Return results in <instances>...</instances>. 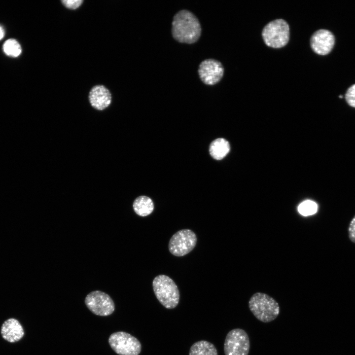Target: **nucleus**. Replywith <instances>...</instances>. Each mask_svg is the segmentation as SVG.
<instances>
[{
  "label": "nucleus",
  "mask_w": 355,
  "mask_h": 355,
  "mask_svg": "<svg viewBox=\"0 0 355 355\" xmlns=\"http://www.w3.org/2000/svg\"><path fill=\"white\" fill-rule=\"evenodd\" d=\"M201 26L196 16L191 11L183 9L178 12L172 23V34L180 43L196 42L201 35Z\"/></svg>",
  "instance_id": "nucleus-1"
},
{
  "label": "nucleus",
  "mask_w": 355,
  "mask_h": 355,
  "mask_svg": "<svg viewBox=\"0 0 355 355\" xmlns=\"http://www.w3.org/2000/svg\"><path fill=\"white\" fill-rule=\"evenodd\" d=\"M248 307L254 317L264 323L275 320L280 312L279 305L276 300L269 295L260 292H256L251 296L248 301Z\"/></svg>",
  "instance_id": "nucleus-2"
},
{
  "label": "nucleus",
  "mask_w": 355,
  "mask_h": 355,
  "mask_svg": "<svg viewBox=\"0 0 355 355\" xmlns=\"http://www.w3.org/2000/svg\"><path fill=\"white\" fill-rule=\"evenodd\" d=\"M152 287L157 299L164 307L172 309L177 306L179 291L171 278L165 275L157 276L152 281Z\"/></svg>",
  "instance_id": "nucleus-3"
},
{
  "label": "nucleus",
  "mask_w": 355,
  "mask_h": 355,
  "mask_svg": "<svg viewBox=\"0 0 355 355\" xmlns=\"http://www.w3.org/2000/svg\"><path fill=\"white\" fill-rule=\"evenodd\" d=\"M262 36L267 46L274 48L283 47L289 39V25L282 19L272 21L264 27Z\"/></svg>",
  "instance_id": "nucleus-4"
},
{
  "label": "nucleus",
  "mask_w": 355,
  "mask_h": 355,
  "mask_svg": "<svg viewBox=\"0 0 355 355\" xmlns=\"http://www.w3.org/2000/svg\"><path fill=\"white\" fill-rule=\"evenodd\" d=\"M108 343L111 349L119 355H139L142 350L139 340L124 331L111 334Z\"/></svg>",
  "instance_id": "nucleus-5"
},
{
  "label": "nucleus",
  "mask_w": 355,
  "mask_h": 355,
  "mask_svg": "<svg viewBox=\"0 0 355 355\" xmlns=\"http://www.w3.org/2000/svg\"><path fill=\"white\" fill-rule=\"evenodd\" d=\"M197 242L196 234L189 229H183L175 233L170 239L168 248L176 256H183L191 252Z\"/></svg>",
  "instance_id": "nucleus-6"
},
{
  "label": "nucleus",
  "mask_w": 355,
  "mask_h": 355,
  "mask_svg": "<svg viewBox=\"0 0 355 355\" xmlns=\"http://www.w3.org/2000/svg\"><path fill=\"white\" fill-rule=\"evenodd\" d=\"M249 348V337L244 329L235 328L227 334L224 344L225 355H248Z\"/></svg>",
  "instance_id": "nucleus-7"
},
{
  "label": "nucleus",
  "mask_w": 355,
  "mask_h": 355,
  "mask_svg": "<svg viewBox=\"0 0 355 355\" xmlns=\"http://www.w3.org/2000/svg\"><path fill=\"white\" fill-rule=\"evenodd\" d=\"M85 304L93 314L100 316L111 315L115 310L114 303L106 293L99 290L90 292L85 298Z\"/></svg>",
  "instance_id": "nucleus-8"
},
{
  "label": "nucleus",
  "mask_w": 355,
  "mask_h": 355,
  "mask_svg": "<svg viewBox=\"0 0 355 355\" xmlns=\"http://www.w3.org/2000/svg\"><path fill=\"white\" fill-rule=\"evenodd\" d=\"M198 72L201 80L204 84L213 85L219 82L222 78L224 68L218 61L208 59L200 64Z\"/></svg>",
  "instance_id": "nucleus-9"
},
{
  "label": "nucleus",
  "mask_w": 355,
  "mask_h": 355,
  "mask_svg": "<svg viewBox=\"0 0 355 355\" xmlns=\"http://www.w3.org/2000/svg\"><path fill=\"white\" fill-rule=\"evenodd\" d=\"M335 43L333 35L327 30L320 29L312 36L310 44L312 50L317 54L325 55L332 49Z\"/></svg>",
  "instance_id": "nucleus-10"
},
{
  "label": "nucleus",
  "mask_w": 355,
  "mask_h": 355,
  "mask_svg": "<svg viewBox=\"0 0 355 355\" xmlns=\"http://www.w3.org/2000/svg\"><path fill=\"white\" fill-rule=\"evenodd\" d=\"M89 100L91 106L98 110H103L111 104V95L104 86L93 87L89 94Z\"/></svg>",
  "instance_id": "nucleus-11"
},
{
  "label": "nucleus",
  "mask_w": 355,
  "mask_h": 355,
  "mask_svg": "<svg viewBox=\"0 0 355 355\" xmlns=\"http://www.w3.org/2000/svg\"><path fill=\"white\" fill-rule=\"evenodd\" d=\"M0 333L5 340L10 343H15L23 338L24 331L22 325L17 320L10 318L2 323Z\"/></svg>",
  "instance_id": "nucleus-12"
},
{
  "label": "nucleus",
  "mask_w": 355,
  "mask_h": 355,
  "mask_svg": "<svg viewBox=\"0 0 355 355\" xmlns=\"http://www.w3.org/2000/svg\"><path fill=\"white\" fill-rule=\"evenodd\" d=\"M133 207L137 214L144 217L153 212L154 206L151 198L146 196H140L135 199Z\"/></svg>",
  "instance_id": "nucleus-13"
},
{
  "label": "nucleus",
  "mask_w": 355,
  "mask_h": 355,
  "mask_svg": "<svg viewBox=\"0 0 355 355\" xmlns=\"http://www.w3.org/2000/svg\"><path fill=\"white\" fill-rule=\"evenodd\" d=\"M229 150V142L223 138H218L213 141L209 148V152L211 156L217 160L225 157Z\"/></svg>",
  "instance_id": "nucleus-14"
},
{
  "label": "nucleus",
  "mask_w": 355,
  "mask_h": 355,
  "mask_svg": "<svg viewBox=\"0 0 355 355\" xmlns=\"http://www.w3.org/2000/svg\"><path fill=\"white\" fill-rule=\"evenodd\" d=\"M189 355H218V354L213 344L201 340L195 342L191 346Z\"/></svg>",
  "instance_id": "nucleus-15"
},
{
  "label": "nucleus",
  "mask_w": 355,
  "mask_h": 355,
  "mask_svg": "<svg viewBox=\"0 0 355 355\" xmlns=\"http://www.w3.org/2000/svg\"><path fill=\"white\" fill-rule=\"evenodd\" d=\"M4 53L12 57H17L20 55L22 49L19 43L15 39H8L3 44Z\"/></svg>",
  "instance_id": "nucleus-16"
},
{
  "label": "nucleus",
  "mask_w": 355,
  "mask_h": 355,
  "mask_svg": "<svg viewBox=\"0 0 355 355\" xmlns=\"http://www.w3.org/2000/svg\"><path fill=\"white\" fill-rule=\"evenodd\" d=\"M317 204L311 200H307L301 203L298 207V211L304 216L313 214L317 211Z\"/></svg>",
  "instance_id": "nucleus-17"
},
{
  "label": "nucleus",
  "mask_w": 355,
  "mask_h": 355,
  "mask_svg": "<svg viewBox=\"0 0 355 355\" xmlns=\"http://www.w3.org/2000/svg\"><path fill=\"white\" fill-rule=\"evenodd\" d=\"M345 99L349 106L355 107V84L352 85L347 90Z\"/></svg>",
  "instance_id": "nucleus-18"
},
{
  "label": "nucleus",
  "mask_w": 355,
  "mask_h": 355,
  "mask_svg": "<svg viewBox=\"0 0 355 355\" xmlns=\"http://www.w3.org/2000/svg\"><path fill=\"white\" fill-rule=\"evenodd\" d=\"M62 2L68 8L74 9L79 7L83 1L82 0H62Z\"/></svg>",
  "instance_id": "nucleus-19"
},
{
  "label": "nucleus",
  "mask_w": 355,
  "mask_h": 355,
  "mask_svg": "<svg viewBox=\"0 0 355 355\" xmlns=\"http://www.w3.org/2000/svg\"><path fill=\"white\" fill-rule=\"evenodd\" d=\"M348 234L350 240L355 243V215L350 222L348 228Z\"/></svg>",
  "instance_id": "nucleus-20"
},
{
  "label": "nucleus",
  "mask_w": 355,
  "mask_h": 355,
  "mask_svg": "<svg viewBox=\"0 0 355 355\" xmlns=\"http://www.w3.org/2000/svg\"><path fill=\"white\" fill-rule=\"evenodd\" d=\"M4 36V30L3 28L0 25V40H1Z\"/></svg>",
  "instance_id": "nucleus-21"
}]
</instances>
